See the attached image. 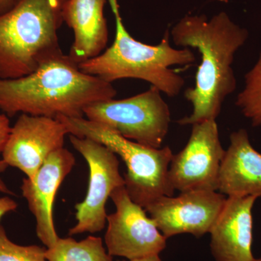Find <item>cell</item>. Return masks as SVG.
I'll list each match as a JSON object with an SVG mask.
<instances>
[{
  "instance_id": "obj_20",
  "label": "cell",
  "mask_w": 261,
  "mask_h": 261,
  "mask_svg": "<svg viewBox=\"0 0 261 261\" xmlns=\"http://www.w3.org/2000/svg\"><path fill=\"white\" fill-rule=\"evenodd\" d=\"M18 207V203L10 197H0V221L8 213L15 211Z\"/></svg>"
},
{
  "instance_id": "obj_4",
  "label": "cell",
  "mask_w": 261,
  "mask_h": 261,
  "mask_svg": "<svg viewBox=\"0 0 261 261\" xmlns=\"http://www.w3.org/2000/svg\"><path fill=\"white\" fill-rule=\"evenodd\" d=\"M65 0H15L0 15V79L31 74L62 53L58 31Z\"/></svg>"
},
{
  "instance_id": "obj_9",
  "label": "cell",
  "mask_w": 261,
  "mask_h": 261,
  "mask_svg": "<svg viewBox=\"0 0 261 261\" xmlns=\"http://www.w3.org/2000/svg\"><path fill=\"white\" fill-rule=\"evenodd\" d=\"M186 146L173 154L168 176L175 190L218 191V179L225 149L216 120L192 125Z\"/></svg>"
},
{
  "instance_id": "obj_23",
  "label": "cell",
  "mask_w": 261,
  "mask_h": 261,
  "mask_svg": "<svg viewBox=\"0 0 261 261\" xmlns=\"http://www.w3.org/2000/svg\"><path fill=\"white\" fill-rule=\"evenodd\" d=\"M128 261H162L159 255H152L149 256L140 257V258L133 259Z\"/></svg>"
},
{
  "instance_id": "obj_8",
  "label": "cell",
  "mask_w": 261,
  "mask_h": 261,
  "mask_svg": "<svg viewBox=\"0 0 261 261\" xmlns=\"http://www.w3.org/2000/svg\"><path fill=\"white\" fill-rule=\"evenodd\" d=\"M111 197L116 209L107 216L105 243L108 253L128 260L159 255L166 248L167 239L145 208L130 198L125 186L113 190Z\"/></svg>"
},
{
  "instance_id": "obj_11",
  "label": "cell",
  "mask_w": 261,
  "mask_h": 261,
  "mask_svg": "<svg viewBox=\"0 0 261 261\" xmlns=\"http://www.w3.org/2000/svg\"><path fill=\"white\" fill-rule=\"evenodd\" d=\"M68 134L57 118L21 114L11 128L2 160L32 179L47 158L64 147Z\"/></svg>"
},
{
  "instance_id": "obj_6",
  "label": "cell",
  "mask_w": 261,
  "mask_h": 261,
  "mask_svg": "<svg viewBox=\"0 0 261 261\" xmlns=\"http://www.w3.org/2000/svg\"><path fill=\"white\" fill-rule=\"evenodd\" d=\"M89 121L111 128L140 145L161 148L168 135L171 112L156 87L126 99L89 105L84 111Z\"/></svg>"
},
{
  "instance_id": "obj_15",
  "label": "cell",
  "mask_w": 261,
  "mask_h": 261,
  "mask_svg": "<svg viewBox=\"0 0 261 261\" xmlns=\"http://www.w3.org/2000/svg\"><path fill=\"white\" fill-rule=\"evenodd\" d=\"M106 3V0H65L62 4L63 21L74 36L68 56L76 64L99 56L107 46Z\"/></svg>"
},
{
  "instance_id": "obj_13",
  "label": "cell",
  "mask_w": 261,
  "mask_h": 261,
  "mask_svg": "<svg viewBox=\"0 0 261 261\" xmlns=\"http://www.w3.org/2000/svg\"><path fill=\"white\" fill-rule=\"evenodd\" d=\"M257 197H226L210 233L216 261H252V208Z\"/></svg>"
},
{
  "instance_id": "obj_5",
  "label": "cell",
  "mask_w": 261,
  "mask_h": 261,
  "mask_svg": "<svg viewBox=\"0 0 261 261\" xmlns=\"http://www.w3.org/2000/svg\"><path fill=\"white\" fill-rule=\"evenodd\" d=\"M69 135L89 138L107 147L120 156L126 166L125 188L135 203L143 208L164 196H173L169 176L173 152L169 147L154 148L140 145L87 118L58 116Z\"/></svg>"
},
{
  "instance_id": "obj_22",
  "label": "cell",
  "mask_w": 261,
  "mask_h": 261,
  "mask_svg": "<svg viewBox=\"0 0 261 261\" xmlns=\"http://www.w3.org/2000/svg\"><path fill=\"white\" fill-rule=\"evenodd\" d=\"M15 0H0V15L9 10L14 3Z\"/></svg>"
},
{
  "instance_id": "obj_18",
  "label": "cell",
  "mask_w": 261,
  "mask_h": 261,
  "mask_svg": "<svg viewBox=\"0 0 261 261\" xmlns=\"http://www.w3.org/2000/svg\"><path fill=\"white\" fill-rule=\"evenodd\" d=\"M0 261H48L46 249L38 245H18L8 238L0 225Z\"/></svg>"
},
{
  "instance_id": "obj_3",
  "label": "cell",
  "mask_w": 261,
  "mask_h": 261,
  "mask_svg": "<svg viewBox=\"0 0 261 261\" xmlns=\"http://www.w3.org/2000/svg\"><path fill=\"white\" fill-rule=\"evenodd\" d=\"M109 2L116 20L114 42L99 56L79 65L80 70L109 83L123 79L143 80L168 97L177 96L185 86V79L171 67L193 64V51L190 48L171 47L168 32L158 45L136 40L124 27L118 0Z\"/></svg>"
},
{
  "instance_id": "obj_17",
  "label": "cell",
  "mask_w": 261,
  "mask_h": 261,
  "mask_svg": "<svg viewBox=\"0 0 261 261\" xmlns=\"http://www.w3.org/2000/svg\"><path fill=\"white\" fill-rule=\"evenodd\" d=\"M236 106L252 126H261V50L256 63L245 75V87L237 97Z\"/></svg>"
},
{
  "instance_id": "obj_7",
  "label": "cell",
  "mask_w": 261,
  "mask_h": 261,
  "mask_svg": "<svg viewBox=\"0 0 261 261\" xmlns=\"http://www.w3.org/2000/svg\"><path fill=\"white\" fill-rule=\"evenodd\" d=\"M72 145L84 158L89 168V187L85 199L75 206L77 224L69 235L102 231L107 222L106 205L113 190L125 186L117 154L89 138L70 135Z\"/></svg>"
},
{
  "instance_id": "obj_2",
  "label": "cell",
  "mask_w": 261,
  "mask_h": 261,
  "mask_svg": "<svg viewBox=\"0 0 261 261\" xmlns=\"http://www.w3.org/2000/svg\"><path fill=\"white\" fill-rule=\"evenodd\" d=\"M116 94L112 83L84 73L63 53L31 74L0 79V110L9 117L21 113L83 118L89 105L114 99Z\"/></svg>"
},
{
  "instance_id": "obj_12",
  "label": "cell",
  "mask_w": 261,
  "mask_h": 261,
  "mask_svg": "<svg viewBox=\"0 0 261 261\" xmlns=\"http://www.w3.org/2000/svg\"><path fill=\"white\" fill-rule=\"evenodd\" d=\"M75 164L74 155L63 147L47 158L34 178H23L22 182V195L37 221V237L47 248L59 239L55 228L53 205L58 189Z\"/></svg>"
},
{
  "instance_id": "obj_24",
  "label": "cell",
  "mask_w": 261,
  "mask_h": 261,
  "mask_svg": "<svg viewBox=\"0 0 261 261\" xmlns=\"http://www.w3.org/2000/svg\"><path fill=\"white\" fill-rule=\"evenodd\" d=\"M252 261H261V257H259V258H255Z\"/></svg>"
},
{
  "instance_id": "obj_19",
  "label": "cell",
  "mask_w": 261,
  "mask_h": 261,
  "mask_svg": "<svg viewBox=\"0 0 261 261\" xmlns=\"http://www.w3.org/2000/svg\"><path fill=\"white\" fill-rule=\"evenodd\" d=\"M11 128L8 116L5 114H0V154L3 153L4 150L9 138Z\"/></svg>"
},
{
  "instance_id": "obj_16",
  "label": "cell",
  "mask_w": 261,
  "mask_h": 261,
  "mask_svg": "<svg viewBox=\"0 0 261 261\" xmlns=\"http://www.w3.org/2000/svg\"><path fill=\"white\" fill-rule=\"evenodd\" d=\"M48 261H113L102 239L89 236L78 242L71 238H60L46 249Z\"/></svg>"
},
{
  "instance_id": "obj_1",
  "label": "cell",
  "mask_w": 261,
  "mask_h": 261,
  "mask_svg": "<svg viewBox=\"0 0 261 261\" xmlns=\"http://www.w3.org/2000/svg\"><path fill=\"white\" fill-rule=\"evenodd\" d=\"M171 36L176 46L195 48L201 55L195 86L185 92L192 112L178 120V124L216 120L225 99L236 89L232 64L237 51L248 39V32L221 12L210 20L204 15H186L173 27Z\"/></svg>"
},
{
  "instance_id": "obj_10",
  "label": "cell",
  "mask_w": 261,
  "mask_h": 261,
  "mask_svg": "<svg viewBox=\"0 0 261 261\" xmlns=\"http://www.w3.org/2000/svg\"><path fill=\"white\" fill-rule=\"evenodd\" d=\"M226 199L217 191L190 190L164 196L145 210L166 239L181 233L199 238L210 232Z\"/></svg>"
},
{
  "instance_id": "obj_21",
  "label": "cell",
  "mask_w": 261,
  "mask_h": 261,
  "mask_svg": "<svg viewBox=\"0 0 261 261\" xmlns=\"http://www.w3.org/2000/svg\"><path fill=\"white\" fill-rule=\"evenodd\" d=\"M7 168H8V166L5 164L4 161L3 160H0V173L5 171ZM0 192L1 193L8 194V195H14V193L10 191L8 187H7L6 184L5 183L1 177H0Z\"/></svg>"
},
{
  "instance_id": "obj_14",
  "label": "cell",
  "mask_w": 261,
  "mask_h": 261,
  "mask_svg": "<svg viewBox=\"0 0 261 261\" xmlns=\"http://www.w3.org/2000/svg\"><path fill=\"white\" fill-rule=\"evenodd\" d=\"M218 191L226 197H261V153L252 147L247 130L232 132L218 179Z\"/></svg>"
}]
</instances>
